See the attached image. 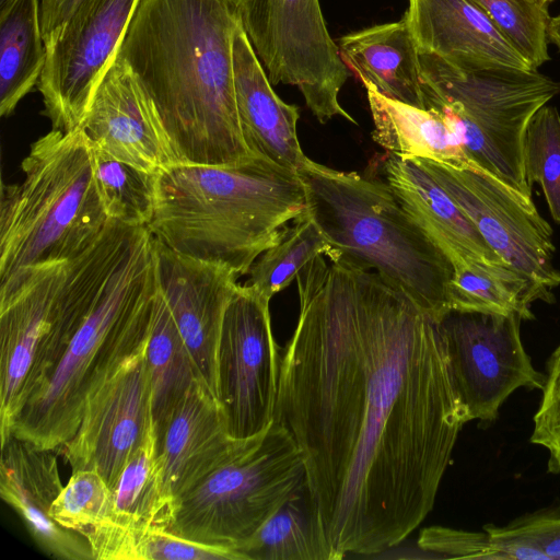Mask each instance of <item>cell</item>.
Instances as JSON below:
<instances>
[{"label": "cell", "instance_id": "obj_1", "mask_svg": "<svg viewBox=\"0 0 560 560\" xmlns=\"http://www.w3.org/2000/svg\"><path fill=\"white\" fill-rule=\"evenodd\" d=\"M295 281L275 420L300 448L336 560L377 555L432 511L467 413L439 320L409 296L325 255Z\"/></svg>", "mask_w": 560, "mask_h": 560}, {"label": "cell", "instance_id": "obj_2", "mask_svg": "<svg viewBox=\"0 0 560 560\" xmlns=\"http://www.w3.org/2000/svg\"><path fill=\"white\" fill-rule=\"evenodd\" d=\"M240 0H139L117 55L150 96L178 162L246 160L233 38Z\"/></svg>", "mask_w": 560, "mask_h": 560}, {"label": "cell", "instance_id": "obj_3", "mask_svg": "<svg viewBox=\"0 0 560 560\" xmlns=\"http://www.w3.org/2000/svg\"><path fill=\"white\" fill-rule=\"evenodd\" d=\"M306 210L299 174L253 154L229 165L162 168L147 226L171 249L244 276Z\"/></svg>", "mask_w": 560, "mask_h": 560}, {"label": "cell", "instance_id": "obj_4", "mask_svg": "<svg viewBox=\"0 0 560 560\" xmlns=\"http://www.w3.org/2000/svg\"><path fill=\"white\" fill-rule=\"evenodd\" d=\"M158 289L154 237L136 225L59 362L14 415L9 439L61 452L89 394L149 341Z\"/></svg>", "mask_w": 560, "mask_h": 560}, {"label": "cell", "instance_id": "obj_5", "mask_svg": "<svg viewBox=\"0 0 560 560\" xmlns=\"http://www.w3.org/2000/svg\"><path fill=\"white\" fill-rule=\"evenodd\" d=\"M298 174L307 212L330 245L326 257L377 273L436 320L451 311L453 264L386 180L308 158Z\"/></svg>", "mask_w": 560, "mask_h": 560}, {"label": "cell", "instance_id": "obj_6", "mask_svg": "<svg viewBox=\"0 0 560 560\" xmlns=\"http://www.w3.org/2000/svg\"><path fill=\"white\" fill-rule=\"evenodd\" d=\"M21 171L20 182L1 185L0 284L24 269L77 258L109 222L82 128L38 138Z\"/></svg>", "mask_w": 560, "mask_h": 560}, {"label": "cell", "instance_id": "obj_7", "mask_svg": "<svg viewBox=\"0 0 560 560\" xmlns=\"http://www.w3.org/2000/svg\"><path fill=\"white\" fill-rule=\"evenodd\" d=\"M425 109L439 112L470 161L532 197L523 167L527 126L560 93L537 69L464 68L420 54Z\"/></svg>", "mask_w": 560, "mask_h": 560}, {"label": "cell", "instance_id": "obj_8", "mask_svg": "<svg viewBox=\"0 0 560 560\" xmlns=\"http://www.w3.org/2000/svg\"><path fill=\"white\" fill-rule=\"evenodd\" d=\"M305 479L295 440L273 420L238 454L178 498L170 532L240 555Z\"/></svg>", "mask_w": 560, "mask_h": 560}, {"label": "cell", "instance_id": "obj_9", "mask_svg": "<svg viewBox=\"0 0 560 560\" xmlns=\"http://www.w3.org/2000/svg\"><path fill=\"white\" fill-rule=\"evenodd\" d=\"M68 261L24 269L0 284V440L48 378L82 317L61 295Z\"/></svg>", "mask_w": 560, "mask_h": 560}, {"label": "cell", "instance_id": "obj_10", "mask_svg": "<svg viewBox=\"0 0 560 560\" xmlns=\"http://www.w3.org/2000/svg\"><path fill=\"white\" fill-rule=\"evenodd\" d=\"M240 12L272 85L296 86L322 124L335 116L357 124L339 103L349 71L328 32L319 0H240Z\"/></svg>", "mask_w": 560, "mask_h": 560}, {"label": "cell", "instance_id": "obj_11", "mask_svg": "<svg viewBox=\"0 0 560 560\" xmlns=\"http://www.w3.org/2000/svg\"><path fill=\"white\" fill-rule=\"evenodd\" d=\"M410 160L446 190L488 246L529 278L551 303L552 290L560 285V271L553 264L552 229L532 197L474 162L454 166L422 158Z\"/></svg>", "mask_w": 560, "mask_h": 560}, {"label": "cell", "instance_id": "obj_12", "mask_svg": "<svg viewBox=\"0 0 560 560\" xmlns=\"http://www.w3.org/2000/svg\"><path fill=\"white\" fill-rule=\"evenodd\" d=\"M270 300L238 284L223 319L218 350V399L229 433L240 440L275 420L282 353L271 329Z\"/></svg>", "mask_w": 560, "mask_h": 560}, {"label": "cell", "instance_id": "obj_13", "mask_svg": "<svg viewBox=\"0 0 560 560\" xmlns=\"http://www.w3.org/2000/svg\"><path fill=\"white\" fill-rule=\"evenodd\" d=\"M521 320L516 315L457 310L439 320L468 421L494 422L516 389L544 388L547 375L535 369L523 346Z\"/></svg>", "mask_w": 560, "mask_h": 560}, {"label": "cell", "instance_id": "obj_14", "mask_svg": "<svg viewBox=\"0 0 560 560\" xmlns=\"http://www.w3.org/2000/svg\"><path fill=\"white\" fill-rule=\"evenodd\" d=\"M138 3L80 0L55 40L46 46V63L37 86L43 114L52 129L68 132L81 127Z\"/></svg>", "mask_w": 560, "mask_h": 560}, {"label": "cell", "instance_id": "obj_15", "mask_svg": "<svg viewBox=\"0 0 560 560\" xmlns=\"http://www.w3.org/2000/svg\"><path fill=\"white\" fill-rule=\"evenodd\" d=\"M148 342L88 396L81 421L61 452L71 470H93L113 489L153 429Z\"/></svg>", "mask_w": 560, "mask_h": 560}, {"label": "cell", "instance_id": "obj_16", "mask_svg": "<svg viewBox=\"0 0 560 560\" xmlns=\"http://www.w3.org/2000/svg\"><path fill=\"white\" fill-rule=\"evenodd\" d=\"M154 241L159 289L200 377L218 398L221 330L240 276L229 267L183 255Z\"/></svg>", "mask_w": 560, "mask_h": 560}, {"label": "cell", "instance_id": "obj_17", "mask_svg": "<svg viewBox=\"0 0 560 560\" xmlns=\"http://www.w3.org/2000/svg\"><path fill=\"white\" fill-rule=\"evenodd\" d=\"M80 128L93 145L142 171L158 174L178 163L150 96L119 55L101 81Z\"/></svg>", "mask_w": 560, "mask_h": 560}, {"label": "cell", "instance_id": "obj_18", "mask_svg": "<svg viewBox=\"0 0 560 560\" xmlns=\"http://www.w3.org/2000/svg\"><path fill=\"white\" fill-rule=\"evenodd\" d=\"M155 436L166 489L176 505L179 497L254 439L240 440L229 433L221 404L202 378L191 385Z\"/></svg>", "mask_w": 560, "mask_h": 560}, {"label": "cell", "instance_id": "obj_19", "mask_svg": "<svg viewBox=\"0 0 560 560\" xmlns=\"http://www.w3.org/2000/svg\"><path fill=\"white\" fill-rule=\"evenodd\" d=\"M54 451L11 436L1 444L0 495L21 517L30 535L48 556L94 560L88 540L50 516L63 486Z\"/></svg>", "mask_w": 560, "mask_h": 560}, {"label": "cell", "instance_id": "obj_20", "mask_svg": "<svg viewBox=\"0 0 560 560\" xmlns=\"http://www.w3.org/2000/svg\"><path fill=\"white\" fill-rule=\"evenodd\" d=\"M404 16L420 54L464 68L535 69L474 0H408Z\"/></svg>", "mask_w": 560, "mask_h": 560}, {"label": "cell", "instance_id": "obj_21", "mask_svg": "<svg viewBox=\"0 0 560 560\" xmlns=\"http://www.w3.org/2000/svg\"><path fill=\"white\" fill-rule=\"evenodd\" d=\"M233 69L240 126L248 151L298 173L307 160L296 132L299 107L275 92L243 25L233 38Z\"/></svg>", "mask_w": 560, "mask_h": 560}, {"label": "cell", "instance_id": "obj_22", "mask_svg": "<svg viewBox=\"0 0 560 560\" xmlns=\"http://www.w3.org/2000/svg\"><path fill=\"white\" fill-rule=\"evenodd\" d=\"M383 172L400 205L446 254L453 267L469 260L508 265L446 190L415 161L387 154Z\"/></svg>", "mask_w": 560, "mask_h": 560}, {"label": "cell", "instance_id": "obj_23", "mask_svg": "<svg viewBox=\"0 0 560 560\" xmlns=\"http://www.w3.org/2000/svg\"><path fill=\"white\" fill-rule=\"evenodd\" d=\"M340 56L384 96L425 109L419 51L405 16L340 37Z\"/></svg>", "mask_w": 560, "mask_h": 560}, {"label": "cell", "instance_id": "obj_24", "mask_svg": "<svg viewBox=\"0 0 560 560\" xmlns=\"http://www.w3.org/2000/svg\"><path fill=\"white\" fill-rule=\"evenodd\" d=\"M362 83L374 124L372 139L388 154L454 166L472 163L439 112L390 100L369 82Z\"/></svg>", "mask_w": 560, "mask_h": 560}, {"label": "cell", "instance_id": "obj_25", "mask_svg": "<svg viewBox=\"0 0 560 560\" xmlns=\"http://www.w3.org/2000/svg\"><path fill=\"white\" fill-rule=\"evenodd\" d=\"M175 513L176 501L166 489L164 464L153 427L112 489L108 516L92 530L149 527L170 530Z\"/></svg>", "mask_w": 560, "mask_h": 560}, {"label": "cell", "instance_id": "obj_26", "mask_svg": "<svg viewBox=\"0 0 560 560\" xmlns=\"http://www.w3.org/2000/svg\"><path fill=\"white\" fill-rule=\"evenodd\" d=\"M47 58L40 0L0 4V115L10 116L40 79Z\"/></svg>", "mask_w": 560, "mask_h": 560}, {"label": "cell", "instance_id": "obj_27", "mask_svg": "<svg viewBox=\"0 0 560 560\" xmlns=\"http://www.w3.org/2000/svg\"><path fill=\"white\" fill-rule=\"evenodd\" d=\"M243 560H336L306 479L240 550Z\"/></svg>", "mask_w": 560, "mask_h": 560}, {"label": "cell", "instance_id": "obj_28", "mask_svg": "<svg viewBox=\"0 0 560 560\" xmlns=\"http://www.w3.org/2000/svg\"><path fill=\"white\" fill-rule=\"evenodd\" d=\"M147 361L153 427L155 435H159L191 385L201 378L160 289L155 299Z\"/></svg>", "mask_w": 560, "mask_h": 560}, {"label": "cell", "instance_id": "obj_29", "mask_svg": "<svg viewBox=\"0 0 560 560\" xmlns=\"http://www.w3.org/2000/svg\"><path fill=\"white\" fill-rule=\"evenodd\" d=\"M548 303L541 290L526 276L508 265L477 260L454 266L450 282L451 310L533 319L534 302Z\"/></svg>", "mask_w": 560, "mask_h": 560}, {"label": "cell", "instance_id": "obj_30", "mask_svg": "<svg viewBox=\"0 0 560 560\" xmlns=\"http://www.w3.org/2000/svg\"><path fill=\"white\" fill-rule=\"evenodd\" d=\"M94 560H242L230 549L200 544L167 529L93 530L86 536Z\"/></svg>", "mask_w": 560, "mask_h": 560}, {"label": "cell", "instance_id": "obj_31", "mask_svg": "<svg viewBox=\"0 0 560 560\" xmlns=\"http://www.w3.org/2000/svg\"><path fill=\"white\" fill-rule=\"evenodd\" d=\"M329 252V243L306 210L293 225L285 228L278 243L254 261L245 284L271 300L315 257L327 256Z\"/></svg>", "mask_w": 560, "mask_h": 560}, {"label": "cell", "instance_id": "obj_32", "mask_svg": "<svg viewBox=\"0 0 560 560\" xmlns=\"http://www.w3.org/2000/svg\"><path fill=\"white\" fill-rule=\"evenodd\" d=\"M92 161L95 185L108 219L147 226L154 211L156 174L119 161L93 144Z\"/></svg>", "mask_w": 560, "mask_h": 560}, {"label": "cell", "instance_id": "obj_33", "mask_svg": "<svg viewBox=\"0 0 560 560\" xmlns=\"http://www.w3.org/2000/svg\"><path fill=\"white\" fill-rule=\"evenodd\" d=\"M523 167L528 185H540L553 220L560 223V115L556 107L545 105L530 119Z\"/></svg>", "mask_w": 560, "mask_h": 560}, {"label": "cell", "instance_id": "obj_34", "mask_svg": "<svg viewBox=\"0 0 560 560\" xmlns=\"http://www.w3.org/2000/svg\"><path fill=\"white\" fill-rule=\"evenodd\" d=\"M535 68L550 59L547 28L550 21L544 0H474Z\"/></svg>", "mask_w": 560, "mask_h": 560}, {"label": "cell", "instance_id": "obj_35", "mask_svg": "<svg viewBox=\"0 0 560 560\" xmlns=\"http://www.w3.org/2000/svg\"><path fill=\"white\" fill-rule=\"evenodd\" d=\"M112 489L93 470L73 471L55 499L50 516L66 529L82 535L90 533L109 514Z\"/></svg>", "mask_w": 560, "mask_h": 560}, {"label": "cell", "instance_id": "obj_36", "mask_svg": "<svg viewBox=\"0 0 560 560\" xmlns=\"http://www.w3.org/2000/svg\"><path fill=\"white\" fill-rule=\"evenodd\" d=\"M417 545L438 558L509 560L503 542L483 528L469 532L430 526L420 532Z\"/></svg>", "mask_w": 560, "mask_h": 560}, {"label": "cell", "instance_id": "obj_37", "mask_svg": "<svg viewBox=\"0 0 560 560\" xmlns=\"http://www.w3.org/2000/svg\"><path fill=\"white\" fill-rule=\"evenodd\" d=\"M546 375L529 440L547 451L548 470L560 474V345L546 363Z\"/></svg>", "mask_w": 560, "mask_h": 560}, {"label": "cell", "instance_id": "obj_38", "mask_svg": "<svg viewBox=\"0 0 560 560\" xmlns=\"http://www.w3.org/2000/svg\"><path fill=\"white\" fill-rule=\"evenodd\" d=\"M497 528L544 553L548 560H560V505L525 514Z\"/></svg>", "mask_w": 560, "mask_h": 560}, {"label": "cell", "instance_id": "obj_39", "mask_svg": "<svg viewBox=\"0 0 560 560\" xmlns=\"http://www.w3.org/2000/svg\"><path fill=\"white\" fill-rule=\"evenodd\" d=\"M80 0H40V25L45 45H50Z\"/></svg>", "mask_w": 560, "mask_h": 560}, {"label": "cell", "instance_id": "obj_40", "mask_svg": "<svg viewBox=\"0 0 560 560\" xmlns=\"http://www.w3.org/2000/svg\"><path fill=\"white\" fill-rule=\"evenodd\" d=\"M547 38L560 50V14L550 18L547 28Z\"/></svg>", "mask_w": 560, "mask_h": 560}, {"label": "cell", "instance_id": "obj_41", "mask_svg": "<svg viewBox=\"0 0 560 560\" xmlns=\"http://www.w3.org/2000/svg\"><path fill=\"white\" fill-rule=\"evenodd\" d=\"M544 1H545L546 3H549V2H551L552 0H544Z\"/></svg>", "mask_w": 560, "mask_h": 560}]
</instances>
